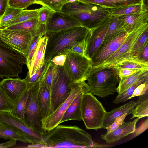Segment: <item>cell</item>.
Returning a JSON list of instances; mask_svg holds the SVG:
<instances>
[{
    "mask_svg": "<svg viewBox=\"0 0 148 148\" xmlns=\"http://www.w3.org/2000/svg\"><path fill=\"white\" fill-rule=\"evenodd\" d=\"M136 108L133 109L131 114L132 117L130 119L138 117L139 119L148 116V99L140 103L136 106Z\"/></svg>",
    "mask_w": 148,
    "mask_h": 148,
    "instance_id": "8d00e7d4",
    "label": "cell"
},
{
    "mask_svg": "<svg viewBox=\"0 0 148 148\" xmlns=\"http://www.w3.org/2000/svg\"><path fill=\"white\" fill-rule=\"evenodd\" d=\"M148 128V119L147 118L144 121H143L139 126L135 129L132 133L133 138H134L141 134L146 130Z\"/></svg>",
    "mask_w": 148,
    "mask_h": 148,
    "instance_id": "c3c4849f",
    "label": "cell"
},
{
    "mask_svg": "<svg viewBox=\"0 0 148 148\" xmlns=\"http://www.w3.org/2000/svg\"><path fill=\"white\" fill-rule=\"evenodd\" d=\"M148 90H147L144 94L139 96H140L137 102H136V106L138 104L142 101L146 99H148Z\"/></svg>",
    "mask_w": 148,
    "mask_h": 148,
    "instance_id": "f5cc1de1",
    "label": "cell"
},
{
    "mask_svg": "<svg viewBox=\"0 0 148 148\" xmlns=\"http://www.w3.org/2000/svg\"><path fill=\"white\" fill-rule=\"evenodd\" d=\"M66 54L58 55L51 60L55 64L58 66H63L66 59Z\"/></svg>",
    "mask_w": 148,
    "mask_h": 148,
    "instance_id": "681fc988",
    "label": "cell"
},
{
    "mask_svg": "<svg viewBox=\"0 0 148 148\" xmlns=\"http://www.w3.org/2000/svg\"><path fill=\"white\" fill-rule=\"evenodd\" d=\"M68 3L67 0H36L33 4L41 5L58 12H61L63 6Z\"/></svg>",
    "mask_w": 148,
    "mask_h": 148,
    "instance_id": "d6a6232c",
    "label": "cell"
},
{
    "mask_svg": "<svg viewBox=\"0 0 148 148\" xmlns=\"http://www.w3.org/2000/svg\"><path fill=\"white\" fill-rule=\"evenodd\" d=\"M79 26H82L74 17L61 11L54 12L50 21L45 25V32L53 33Z\"/></svg>",
    "mask_w": 148,
    "mask_h": 148,
    "instance_id": "9a60e30c",
    "label": "cell"
},
{
    "mask_svg": "<svg viewBox=\"0 0 148 148\" xmlns=\"http://www.w3.org/2000/svg\"><path fill=\"white\" fill-rule=\"evenodd\" d=\"M111 17L95 29L90 30L87 36L86 55L91 60L103 42L110 22Z\"/></svg>",
    "mask_w": 148,
    "mask_h": 148,
    "instance_id": "2e32d148",
    "label": "cell"
},
{
    "mask_svg": "<svg viewBox=\"0 0 148 148\" xmlns=\"http://www.w3.org/2000/svg\"><path fill=\"white\" fill-rule=\"evenodd\" d=\"M119 80L116 69L106 68L91 71L87 79L86 83L90 92L94 95L103 98L116 91Z\"/></svg>",
    "mask_w": 148,
    "mask_h": 148,
    "instance_id": "277c9868",
    "label": "cell"
},
{
    "mask_svg": "<svg viewBox=\"0 0 148 148\" xmlns=\"http://www.w3.org/2000/svg\"><path fill=\"white\" fill-rule=\"evenodd\" d=\"M63 66L72 82L86 80L92 67L91 60L79 54L68 51Z\"/></svg>",
    "mask_w": 148,
    "mask_h": 148,
    "instance_id": "9c48e42d",
    "label": "cell"
},
{
    "mask_svg": "<svg viewBox=\"0 0 148 148\" xmlns=\"http://www.w3.org/2000/svg\"><path fill=\"white\" fill-rule=\"evenodd\" d=\"M28 94V88L27 90L15 102L11 112L12 114L23 121L25 107Z\"/></svg>",
    "mask_w": 148,
    "mask_h": 148,
    "instance_id": "1f68e13d",
    "label": "cell"
},
{
    "mask_svg": "<svg viewBox=\"0 0 148 148\" xmlns=\"http://www.w3.org/2000/svg\"><path fill=\"white\" fill-rule=\"evenodd\" d=\"M130 33L121 30L110 39L102 44L91 59L92 67L101 64L108 58L118 49Z\"/></svg>",
    "mask_w": 148,
    "mask_h": 148,
    "instance_id": "7c38bea8",
    "label": "cell"
},
{
    "mask_svg": "<svg viewBox=\"0 0 148 148\" xmlns=\"http://www.w3.org/2000/svg\"><path fill=\"white\" fill-rule=\"evenodd\" d=\"M71 85V92L67 99L51 114L42 119V127L45 132L60 124L63 114L74 99L83 90L89 88L85 81L72 82Z\"/></svg>",
    "mask_w": 148,
    "mask_h": 148,
    "instance_id": "8fae6325",
    "label": "cell"
},
{
    "mask_svg": "<svg viewBox=\"0 0 148 148\" xmlns=\"http://www.w3.org/2000/svg\"><path fill=\"white\" fill-rule=\"evenodd\" d=\"M109 68L116 69L127 68L140 70H148V62L142 61L130 55L120 58L97 70Z\"/></svg>",
    "mask_w": 148,
    "mask_h": 148,
    "instance_id": "ffe728a7",
    "label": "cell"
},
{
    "mask_svg": "<svg viewBox=\"0 0 148 148\" xmlns=\"http://www.w3.org/2000/svg\"><path fill=\"white\" fill-rule=\"evenodd\" d=\"M136 105V102L132 101L107 112L103 121L102 128L106 129L117 118L123 114H131Z\"/></svg>",
    "mask_w": 148,
    "mask_h": 148,
    "instance_id": "cb8c5ba5",
    "label": "cell"
},
{
    "mask_svg": "<svg viewBox=\"0 0 148 148\" xmlns=\"http://www.w3.org/2000/svg\"><path fill=\"white\" fill-rule=\"evenodd\" d=\"M81 111L82 121L87 129L97 130L102 128L107 112L101 103L89 92L83 95Z\"/></svg>",
    "mask_w": 148,
    "mask_h": 148,
    "instance_id": "52a82bcc",
    "label": "cell"
},
{
    "mask_svg": "<svg viewBox=\"0 0 148 148\" xmlns=\"http://www.w3.org/2000/svg\"><path fill=\"white\" fill-rule=\"evenodd\" d=\"M40 79L28 87L29 94L25 107L23 121L29 127L43 135L46 132L42 127V118L37 99Z\"/></svg>",
    "mask_w": 148,
    "mask_h": 148,
    "instance_id": "ba28073f",
    "label": "cell"
},
{
    "mask_svg": "<svg viewBox=\"0 0 148 148\" xmlns=\"http://www.w3.org/2000/svg\"><path fill=\"white\" fill-rule=\"evenodd\" d=\"M128 115V114L125 113L117 118L111 125L106 128V133H109L117 128L122 124L124 119Z\"/></svg>",
    "mask_w": 148,
    "mask_h": 148,
    "instance_id": "ee69618b",
    "label": "cell"
},
{
    "mask_svg": "<svg viewBox=\"0 0 148 148\" xmlns=\"http://www.w3.org/2000/svg\"><path fill=\"white\" fill-rule=\"evenodd\" d=\"M54 12L43 6L39 8L38 19L42 24L46 25L49 22Z\"/></svg>",
    "mask_w": 148,
    "mask_h": 148,
    "instance_id": "f35d334b",
    "label": "cell"
},
{
    "mask_svg": "<svg viewBox=\"0 0 148 148\" xmlns=\"http://www.w3.org/2000/svg\"><path fill=\"white\" fill-rule=\"evenodd\" d=\"M17 140H10L5 143H0V148H7L12 147L16 144Z\"/></svg>",
    "mask_w": 148,
    "mask_h": 148,
    "instance_id": "816d5d0a",
    "label": "cell"
},
{
    "mask_svg": "<svg viewBox=\"0 0 148 148\" xmlns=\"http://www.w3.org/2000/svg\"><path fill=\"white\" fill-rule=\"evenodd\" d=\"M116 69L120 79L123 77L128 76L140 70L138 69L127 68H120Z\"/></svg>",
    "mask_w": 148,
    "mask_h": 148,
    "instance_id": "bcb514c9",
    "label": "cell"
},
{
    "mask_svg": "<svg viewBox=\"0 0 148 148\" xmlns=\"http://www.w3.org/2000/svg\"><path fill=\"white\" fill-rule=\"evenodd\" d=\"M22 10L8 5L4 14L0 18V29Z\"/></svg>",
    "mask_w": 148,
    "mask_h": 148,
    "instance_id": "74e56055",
    "label": "cell"
},
{
    "mask_svg": "<svg viewBox=\"0 0 148 148\" xmlns=\"http://www.w3.org/2000/svg\"><path fill=\"white\" fill-rule=\"evenodd\" d=\"M1 29H0V31H1Z\"/></svg>",
    "mask_w": 148,
    "mask_h": 148,
    "instance_id": "9f6ffc18",
    "label": "cell"
},
{
    "mask_svg": "<svg viewBox=\"0 0 148 148\" xmlns=\"http://www.w3.org/2000/svg\"><path fill=\"white\" fill-rule=\"evenodd\" d=\"M48 38L45 34L39 40L28 72L29 77L40 69L44 64Z\"/></svg>",
    "mask_w": 148,
    "mask_h": 148,
    "instance_id": "44dd1931",
    "label": "cell"
},
{
    "mask_svg": "<svg viewBox=\"0 0 148 148\" xmlns=\"http://www.w3.org/2000/svg\"><path fill=\"white\" fill-rule=\"evenodd\" d=\"M5 28L13 30L29 32L32 37L38 35L44 36L46 34L45 25L40 23L37 18L30 19Z\"/></svg>",
    "mask_w": 148,
    "mask_h": 148,
    "instance_id": "7402d4cb",
    "label": "cell"
},
{
    "mask_svg": "<svg viewBox=\"0 0 148 148\" xmlns=\"http://www.w3.org/2000/svg\"><path fill=\"white\" fill-rule=\"evenodd\" d=\"M117 16L120 23L121 30L129 33L148 23V11Z\"/></svg>",
    "mask_w": 148,
    "mask_h": 148,
    "instance_id": "ac0fdd59",
    "label": "cell"
},
{
    "mask_svg": "<svg viewBox=\"0 0 148 148\" xmlns=\"http://www.w3.org/2000/svg\"><path fill=\"white\" fill-rule=\"evenodd\" d=\"M148 89V79L144 83L140 84L136 88L130 99L144 94Z\"/></svg>",
    "mask_w": 148,
    "mask_h": 148,
    "instance_id": "f6af8a7d",
    "label": "cell"
},
{
    "mask_svg": "<svg viewBox=\"0 0 148 148\" xmlns=\"http://www.w3.org/2000/svg\"><path fill=\"white\" fill-rule=\"evenodd\" d=\"M140 119L138 118L133 121L128 122H123L114 130L109 133L102 134L101 139L108 144L116 142L128 135L132 133L136 128V124Z\"/></svg>",
    "mask_w": 148,
    "mask_h": 148,
    "instance_id": "d6986e66",
    "label": "cell"
},
{
    "mask_svg": "<svg viewBox=\"0 0 148 148\" xmlns=\"http://www.w3.org/2000/svg\"><path fill=\"white\" fill-rule=\"evenodd\" d=\"M90 31L85 27L79 26L46 33L48 39L44 64L47 63L56 56L65 54L73 45L85 39Z\"/></svg>",
    "mask_w": 148,
    "mask_h": 148,
    "instance_id": "3957f363",
    "label": "cell"
},
{
    "mask_svg": "<svg viewBox=\"0 0 148 148\" xmlns=\"http://www.w3.org/2000/svg\"><path fill=\"white\" fill-rule=\"evenodd\" d=\"M0 83L9 98L14 102L28 89V85L24 79L18 77L3 79Z\"/></svg>",
    "mask_w": 148,
    "mask_h": 148,
    "instance_id": "e0dca14e",
    "label": "cell"
},
{
    "mask_svg": "<svg viewBox=\"0 0 148 148\" xmlns=\"http://www.w3.org/2000/svg\"><path fill=\"white\" fill-rule=\"evenodd\" d=\"M9 0H0V18L8 5Z\"/></svg>",
    "mask_w": 148,
    "mask_h": 148,
    "instance_id": "f907efd6",
    "label": "cell"
},
{
    "mask_svg": "<svg viewBox=\"0 0 148 148\" xmlns=\"http://www.w3.org/2000/svg\"><path fill=\"white\" fill-rule=\"evenodd\" d=\"M47 66L48 63L44 64L40 69L30 77L29 76L27 72L26 77L24 79L27 84L28 87L31 86L41 78L47 69Z\"/></svg>",
    "mask_w": 148,
    "mask_h": 148,
    "instance_id": "ab89813d",
    "label": "cell"
},
{
    "mask_svg": "<svg viewBox=\"0 0 148 148\" xmlns=\"http://www.w3.org/2000/svg\"><path fill=\"white\" fill-rule=\"evenodd\" d=\"M148 79V74L140 78L130 86L123 93L118 94L113 101V103L117 104L124 102L129 99L136 88L140 84L144 83Z\"/></svg>",
    "mask_w": 148,
    "mask_h": 148,
    "instance_id": "4dcf8cb0",
    "label": "cell"
},
{
    "mask_svg": "<svg viewBox=\"0 0 148 148\" xmlns=\"http://www.w3.org/2000/svg\"><path fill=\"white\" fill-rule=\"evenodd\" d=\"M88 92H89V87L83 90L74 99L64 112L59 124L70 120H82L81 111L82 97L84 93Z\"/></svg>",
    "mask_w": 148,
    "mask_h": 148,
    "instance_id": "603a6c76",
    "label": "cell"
},
{
    "mask_svg": "<svg viewBox=\"0 0 148 148\" xmlns=\"http://www.w3.org/2000/svg\"><path fill=\"white\" fill-rule=\"evenodd\" d=\"M77 0H67L69 3L74 2Z\"/></svg>",
    "mask_w": 148,
    "mask_h": 148,
    "instance_id": "11a10c76",
    "label": "cell"
},
{
    "mask_svg": "<svg viewBox=\"0 0 148 148\" xmlns=\"http://www.w3.org/2000/svg\"><path fill=\"white\" fill-rule=\"evenodd\" d=\"M148 26L139 36L133 45L130 52L131 56H135L148 42Z\"/></svg>",
    "mask_w": 148,
    "mask_h": 148,
    "instance_id": "d590c367",
    "label": "cell"
},
{
    "mask_svg": "<svg viewBox=\"0 0 148 148\" xmlns=\"http://www.w3.org/2000/svg\"><path fill=\"white\" fill-rule=\"evenodd\" d=\"M14 102L7 95L0 83V111L11 112Z\"/></svg>",
    "mask_w": 148,
    "mask_h": 148,
    "instance_id": "e575fe53",
    "label": "cell"
},
{
    "mask_svg": "<svg viewBox=\"0 0 148 148\" xmlns=\"http://www.w3.org/2000/svg\"><path fill=\"white\" fill-rule=\"evenodd\" d=\"M148 0H142L141 3L146 8L148 9Z\"/></svg>",
    "mask_w": 148,
    "mask_h": 148,
    "instance_id": "db71d44e",
    "label": "cell"
},
{
    "mask_svg": "<svg viewBox=\"0 0 148 148\" xmlns=\"http://www.w3.org/2000/svg\"><path fill=\"white\" fill-rule=\"evenodd\" d=\"M0 138L5 140H15L26 143H30L26 137L18 131L0 124Z\"/></svg>",
    "mask_w": 148,
    "mask_h": 148,
    "instance_id": "f546056e",
    "label": "cell"
},
{
    "mask_svg": "<svg viewBox=\"0 0 148 148\" xmlns=\"http://www.w3.org/2000/svg\"><path fill=\"white\" fill-rule=\"evenodd\" d=\"M36 0H9L8 5L17 9L23 10L33 4Z\"/></svg>",
    "mask_w": 148,
    "mask_h": 148,
    "instance_id": "b9f144b4",
    "label": "cell"
},
{
    "mask_svg": "<svg viewBox=\"0 0 148 148\" xmlns=\"http://www.w3.org/2000/svg\"><path fill=\"white\" fill-rule=\"evenodd\" d=\"M82 3L98 5L110 8L141 3L142 0H78Z\"/></svg>",
    "mask_w": 148,
    "mask_h": 148,
    "instance_id": "484cf974",
    "label": "cell"
},
{
    "mask_svg": "<svg viewBox=\"0 0 148 148\" xmlns=\"http://www.w3.org/2000/svg\"><path fill=\"white\" fill-rule=\"evenodd\" d=\"M148 74V70L138 71L134 74L120 79L119 85L117 87L116 92L118 94L123 93L143 76Z\"/></svg>",
    "mask_w": 148,
    "mask_h": 148,
    "instance_id": "4316f807",
    "label": "cell"
},
{
    "mask_svg": "<svg viewBox=\"0 0 148 148\" xmlns=\"http://www.w3.org/2000/svg\"><path fill=\"white\" fill-rule=\"evenodd\" d=\"M134 57L142 61L148 62V42Z\"/></svg>",
    "mask_w": 148,
    "mask_h": 148,
    "instance_id": "7dc6e473",
    "label": "cell"
},
{
    "mask_svg": "<svg viewBox=\"0 0 148 148\" xmlns=\"http://www.w3.org/2000/svg\"><path fill=\"white\" fill-rule=\"evenodd\" d=\"M0 124L14 129L22 134L30 141L32 147H39L44 143L42 134L28 127L11 112L0 111Z\"/></svg>",
    "mask_w": 148,
    "mask_h": 148,
    "instance_id": "30bf717a",
    "label": "cell"
},
{
    "mask_svg": "<svg viewBox=\"0 0 148 148\" xmlns=\"http://www.w3.org/2000/svg\"><path fill=\"white\" fill-rule=\"evenodd\" d=\"M39 8L32 10H22L13 19L6 23L2 29L27 20L37 18Z\"/></svg>",
    "mask_w": 148,
    "mask_h": 148,
    "instance_id": "83f0119b",
    "label": "cell"
},
{
    "mask_svg": "<svg viewBox=\"0 0 148 148\" xmlns=\"http://www.w3.org/2000/svg\"><path fill=\"white\" fill-rule=\"evenodd\" d=\"M53 71L50 106L48 116L67 99L71 90V83L72 82L63 66H57L53 63Z\"/></svg>",
    "mask_w": 148,
    "mask_h": 148,
    "instance_id": "5b68a950",
    "label": "cell"
},
{
    "mask_svg": "<svg viewBox=\"0 0 148 148\" xmlns=\"http://www.w3.org/2000/svg\"><path fill=\"white\" fill-rule=\"evenodd\" d=\"M26 56L13 48L0 38V77H18L22 66L26 64Z\"/></svg>",
    "mask_w": 148,
    "mask_h": 148,
    "instance_id": "8992f818",
    "label": "cell"
},
{
    "mask_svg": "<svg viewBox=\"0 0 148 148\" xmlns=\"http://www.w3.org/2000/svg\"><path fill=\"white\" fill-rule=\"evenodd\" d=\"M37 99L40 108L42 119L48 116L50 106V92L44 82L40 80Z\"/></svg>",
    "mask_w": 148,
    "mask_h": 148,
    "instance_id": "d4e9b609",
    "label": "cell"
},
{
    "mask_svg": "<svg viewBox=\"0 0 148 148\" xmlns=\"http://www.w3.org/2000/svg\"><path fill=\"white\" fill-rule=\"evenodd\" d=\"M0 38L13 48L26 56L32 37L29 32L4 28L0 31Z\"/></svg>",
    "mask_w": 148,
    "mask_h": 148,
    "instance_id": "4fadbf2b",
    "label": "cell"
},
{
    "mask_svg": "<svg viewBox=\"0 0 148 148\" xmlns=\"http://www.w3.org/2000/svg\"><path fill=\"white\" fill-rule=\"evenodd\" d=\"M121 30L120 23L117 16L111 15L110 22L102 44L112 38Z\"/></svg>",
    "mask_w": 148,
    "mask_h": 148,
    "instance_id": "836d02e7",
    "label": "cell"
},
{
    "mask_svg": "<svg viewBox=\"0 0 148 148\" xmlns=\"http://www.w3.org/2000/svg\"><path fill=\"white\" fill-rule=\"evenodd\" d=\"M43 36L42 35H38L32 37L28 47L26 57L27 56L30 57H33L39 40Z\"/></svg>",
    "mask_w": 148,
    "mask_h": 148,
    "instance_id": "7bdbcfd3",
    "label": "cell"
},
{
    "mask_svg": "<svg viewBox=\"0 0 148 148\" xmlns=\"http://www.w3.org/2000/svg\"><path fill=\"white\" fill-rule=\"evenodd\" d=\"M87 36L83 40L78 42L73 45L69 51L88 58L86 55L87 46Z\"/></svg>",
    "mask_w": 148,
    "mask_h": 148,
    "instance_id": "60d3db41",
    "label": "cell"
},
{
    "mask_svg": "<svg viewBox=\"0 0 148 148\" xmlns=\"http://www.w3.org/2000/svg\"><path fill=\"white\" fill-rule=\"evenodd\" d=\"M148 26L146 23L131 32L118 49L108 58L101 64L92 67L91 71L97 70L116 60L130 54L133 45L140 35Z\"/></svg>",
    "mask_w": 148,
    "mask_h": 148,
    "instance_id": "5bb4252c",
    "label": "cell"
},
{
    "mask_svg": "<svg viewBox=\"0 0 148 148\" xmlns=\"http://www.w3.org/2000/svg\"><path fill=\"white\" fill-rule=\"evenodd\" d=\"M42 148L105 147L94 142L91 135L76 126L58 125L43 135Z\"/></svg>",
    "mask_w": 148,
    "mask_h": 148,
    "instance_id": "6da1fadb",
    "label": "cell"
},
{
    "mask_svg": "<svg viewBox=\"0 0 148 148\" xmlns=\"http://www.w3.org/2000/svg\"><path fill=\"white\" fill-rule=\"evenodd\" d=\"M111 15L118 16L139 13L148 11L142 3L138 4L111 8Z\"/></svg>",
    "mask_w": 148,
    "mask_h": 148,
    "instance_id": "f1b7e54d",
    "label": "cell"
},
{
    "mask_svg": "<svg viewBox=\"0 0 148 148\" xmlns=\"http://www.w3.org/2000/svg\"><path fill=\"white\" fill-rule=\"evenodd\" d=\"M61 12L74 17L82 26L90 30L95 29L111 16V8L78 0L65 4Z\"/></svg>",
    "mask_w": 148,
    "mask_h": 148,
    "instance_id": "7a4b0ae2",
    "label": "cell"
}]
</instances>
